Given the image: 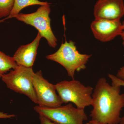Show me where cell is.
<instances>
[{"mask_svg": "<svg viewBox=\"0 0 124 124\" xmlns=\"http://www.w3.org/2000/svg\"><path fill=\"white\" fill-rule=\"evenodd\" d=\"M121 86L109 84L104 77L97 82L92 94L91 120L101 124H118L124 108V93Z\"/></svg>", "mask_w": 124, "mask_h": 124, "instance_id": "cell-1", "label": "cell"}, {"mask_svg": "<svg viewBox=\"0 0 124 124\" xmlns=\"http://www.w3.org/2000/svg\"><path fill=\"white\" fill-rule=\"evenodd\" d=\"M91 56V54L80 53L75 42L70 40L62 43L57 51L47 55L46 58L62 65L66 70L68 76L73 79L76 71L86 68V64Z\"/></svg>", "mask_w": 124, "mask_h": 124, "instance_id": "cell-2", "label": "cell"}, {"mask_svg": "<svg viewBox=\"0 0 124 124\" xmlns=\"http://www.w3.org/2000/svg\"><path fill=\"white\" fill-rule=\"evenodd\" d=\"M55 86L63 103H73L76 108L81 109H84L92 104L93 89L91 86H85L74 79L58 82Z\"/></svg>", "mask_w": 124, "mask_h": 124, "instance_id": "cell-3", "label": "cell"}, {"mask_svg": "<svg viewBox=\"0 0 124 124\" xmlns=\"http://www.w3.org/2000/svg\"><path fill=\"white\" fill-rule=\"evenodd\" d=\"M34 73L32 68L17 66L3 75L1 78L8 88L26 95L33 102L38 104L32 81Z\"/></svg>", "mask_w": 124, "mask_h": 124, "instance_id": "cell-4", "label": "cell"}, {"mask_svg": "<svg viewBox=\"0 0 124 124\" xmlns=\"http://www.w3.org/2000/svg\"><path fill=\"white\" fill-rule=\"evenodd\" d=\"M51 11L49 3L40 6L37 10L31 14L19 13L14 17L16 19L34 27L42 37L45 38L50 46H57V38L51 29L49 14Z\"/></svg>", "mask_w": 124, "mask_h": 124, "instance_id": "cell-5", "label": "cell"}, {"mask_svg": "<svg viewBox=\"0 0 124 124\" xmlns=\"http://www.w3.org/2000/svg\"><path fill=\"white\" fill-rule=\"evenodd\" d=\"M34 109L39 115L57 124H84L88 120L84 109L76 108L71 103L55 108L36 106Z\"/></svg>", "mask_w": 124, "mask_h": 124, "instance_id": "cell-6", "label": "cell"}, {"mask_svg": "<svg viewBox=\"0 0 124 124\" xmlns=\"http://www.w3.org/2000/svg\"><path fill=\"white\" fill-rule=\"evenodd\" d=\"M32 81L38 106L48 108L62 106L63 103L56 93L55 85L50 83L45 79L41 70L34 73Z\"/></svg>", "mask_w": 124, "mask_h": 124, "instance_id": "cell-7", "label": "cell"}, {"mask_svg": "<svg viewBox=\"0 0 124 124\" xmlns=\"http://www.w3.org/2000/svg\"><path fill=\"white\" fill-rule=\"evenodd\" d=\"M91 28L96 39L102 42L110 41L122 32L120 20H111L95 18L91 23Z\"/></svg>", "mask_w": 124, "mask_h": 124, "instance_id": "cell-8", "label": "cell"}, {"mask_svg": "<svg viewBox=\"0 0 124 124\" xmlns=\"http://www.w3.org/2000/svg\"><path fill=\"white\" fill-rule=\"evenodd\" d=\"M93 13L95 18L120 20L124 15V0H98Z\"/></svg>", "mask_w": 124, "mask_h": 124, "instance_id": "cell-9", "label": "cell"}, {"mask_svg": "<svg viewBox=\"0 0 124 124\" xmlns=\"http://www.w3.org/2000/svg\"><path fill=\"white\" fill-rule=\"evenodd\" d=\"M42 38L38 32L33 41L28 44L18 48L13 55L14 60L18 66L32 68L37 54V50L40 40Z\"/></svg>", "mask_w": 124, "mask_h": 124, "instance_id": "cell-10", "label": "cell"}, {"mask_svg": "<svg viewBox=\"0 0 124 124\" xmlns=\"http://www.w3.org/2000/svg\"><path fill=\"white\" fill-rule=\"evenodd\" d=\"M47 2L41 1L39 0H15L13 8L10 15L7 19L14 17L19 13L21 10L27 7L31 6L42 5L48 4Z\"/></svg>", "mask_w": 124, "mask_h": 124, "instance_id": "cell-11", "label": "cell"}, {"mask_svg": "<svg viewBox=\"0 0 124 124\" xmlns=\"http://www.w3.org/2000/svg\"><path fill=\"white\" fill-rule=\"evenodd\" d=\"M18 65L13 57L0 51V78L11 69H14Z\"/></svg>", "mask_w": 124, "mask_h": 124, "instance_id": "cell-12", "label": "cell"}, {"mask_svg": "<svg viewBox=\"0 0 124 124\" xmlns=\"http://www.w3.org/2000/svg\"><path fill=\"white\" fill-rule=\"evenodd\" d=\"M15 0H0V18L8 17L14 4Z\"/></svg>", "mask_w": 124, "mask_h": 124, "instance_id": "cell-13", "label": "cell"}, {"mask_svg": "<svg viewBox=\"0 0 124 124\" xmlns=\"http://www.w3.org/2000/svg\"><path fill=\"white\" fill-rule=\"evenodd\" d=\"M108 77L112 81V85L115 86H124V81L120 80L116 77V76L108 74ZM120 124H124V116L121 118Z\"/></svg>", "mask_w": 124, "mask_h": 124, "instance_id": "cell-14", "label": "cell"}, {"mask_svg": "<svg viewBox=\"0 0 124 124\" xmlns=\"http://www.w3.org/2000/svg\"><path fill=\"white\" fill-rule=\"evenodd\" d=\"M40 124H57L53 122L46 117L41 115H39Z\"/></svg>", "mask_w": 124, "mask_h": 124, "instance_id": "cell-15", "label": "cell"}, {"mask_svg": "<svg viewBox=\"0 0 124 124\" xmlns=\"http://www.w3.org/2000/svg\"><path fill=\"white\" fill-rule=\"evenodd\" d=\"M116 77L120 80L124 81V66L118 71Z\"/></svg>", "mask_w": 124, "mask_h": 124, "instance_id": "cell-16", "label": "cell"}, {"mask_svg": "<svg viewBox=\"0 0 124 124\" xmlns=\"http://www.w3.org/2000/svg\"><path fill=\"white\" fill-rule=\"evenodd\" d=\"M15 116V115H10L3 112H0V119H11Z\"/></svg>", "mask_w": 124, "mask_h": 124, "instance_id": "cell-17", "label": "cell"}, {"mask_svg": "<svg viewBox=\"0 0 124 124\" xmlns=\"http://www.w3.org/2000/svg\"><path fill=\"white\" fill-rule=\"evenodd\" d=\"M122 32L120 36L122 40V45L124 48V21L122 23Z\"/></svg>", "mask_w": 124, "mask_h": 124, "instance_id": "cell-18", "label": "cell"}, {"mask_svg": "<svg viewBox=\"0 0 124 124\" xmlns=\"http://www.w3.org/2000/svg\"><path fill=\"white\" fill-rule=\"evenodd\" d=\"M90 124H100V123H98L95 121H93L91 120L89 121V122Z\"/></svg>", "mask_w": 124, "mask_h": 124, "instance_id": "cell-19", "label": "cell"}, {"mask_svg": "<svg viewBox=\"0 0 124 124\" xmlns=\"http://www.w3.org/2000/svg\"><path fill=\"white\" fill-rule=\"evenodd\" d=\"M4 20H0V22H2V21H3Z\"/></svg>", "mask_w": 124, "mask_h": 124, "instance_id": "cell-20", "label": "cell"}, {"mask_svg": "<svg viewBox=\"0 0 124 124\" xmlns=\"http://www.w3.org/2000/svg\"><path fill=\"white\" fill-rule=\"evenodd\" d=\"M89 124V123H87V124Z\"/></svg>", "mask_w": 124, "mask_h": 124, "instance_id": "cell-21", "label": "cell"}]
</instances>
